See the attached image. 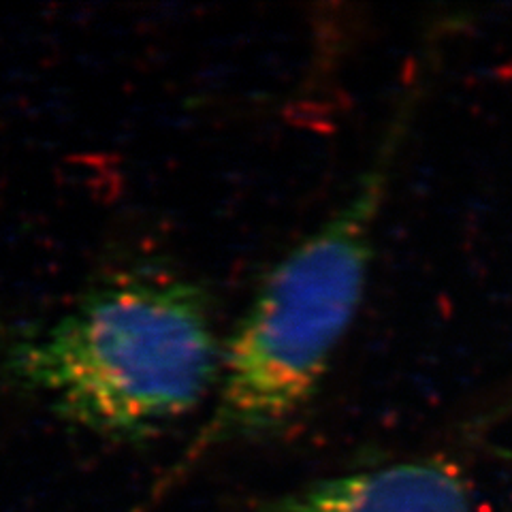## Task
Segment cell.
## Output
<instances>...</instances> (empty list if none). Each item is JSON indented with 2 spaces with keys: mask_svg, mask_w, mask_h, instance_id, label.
<instances>
[{
  "mask_svg": "<svg viewBox=\"0 0 512 512\" xmlns=\"http://www.w3.org/2000/svg\"><path fill=\"white\" fill-rule=\"evenodd\" d=\"M207 293L169 274H118L0 350V378L62 421L111 440L152 438L218 387Z\"/></svg>",
  "mask_w": 512,
  "mask_h": 512,
  "instance_id": "6da1fadb",
  "label": "cell"
},
{
  "mask_svg": "<svg viewBox=\"0 0 512 512\" xmlns=\"http://www.w3.org/2000/svg\"><path fill=\"white\" fill-rule=\"evenodd\" d=\"M261 512H476V506L451 466L423 459L318 480Z\"/></svg>",
  "mask_w": 512,
  "mask_h": 512,
  "instance_id": "3957f363",
  "label": "cell"
},
{
  "mask_svg": "<svg viewBox=\"0 0 512 512\" xmlns=\"http://www.w3.org/2000/svg\"><path fill=\"white\" fill-rule=\"evenodd\" d=\"M414 86L399 99L378 154L348 201L261 284L224 344L212 414L173 476L222 444L271 434L312 404L361 306L376 220L416 107Z\"/></svg>",
  "mask_w": 512,
  "mask_h": 512,
  "instance_id": "7a4b0ae2",
  "label": "cell"
}]
</instances>
